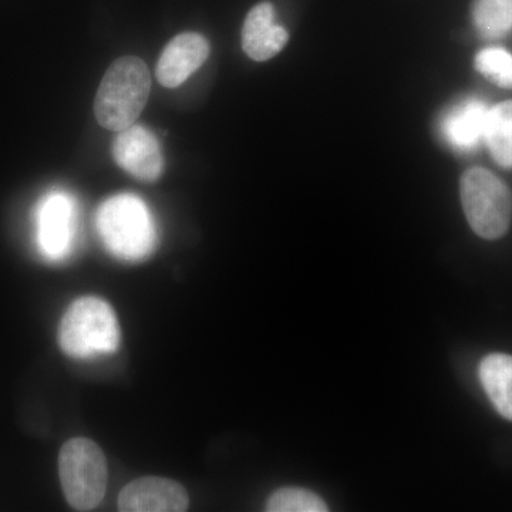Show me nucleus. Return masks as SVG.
<instances>
[{"label":"nucleus","instance_id":"obj_12","mask_svg":"<svg viewBox=\"0 0 512 512\" xmlns=\"http://www.w3.org/2000/svg\"><path fill=\"white\" fill-rule=\"evenodd\" d=\"M478 375L495 410L512 421V356L504 353L485 356Z\"/></svg>","mask_w":512,"mask_h":512},{"label":"nucleus","instance_id":"obj_15","mask_svg":"<svg viewBox=\"0 0 512 512\" xmlns=\"http://www.w3.org/2000/svg\"><path fill=\"white\" fill-rule=\"evenodd\" d=\"M269 512H326L328 505L306 488L286 487L276 491L266 504Z\"/></svg>","mask_w":512,"mask_h":512},{"label":"nucleus","instance_id":"obj_7","mask_svg":"<svg viewBox=\"0 0 512 512\" xmlns=\"http://www.w3.org/2000/svg\"><path fill=\"white\" fill-rule=\"evenodd\" d=\"M113 157L124 171L144 183H154L163 174V151L153 131L146 127L133 124L119 131Z\"/></svg>","mask_w":512,"mask_h":512},{"label":"nucleus","instance_id":"obj_2","mask_svg":"<svg viewBox=\"0 0 512 512\" xmlns=\"http://www.w3.org/2000/svg\"><path fill=\"white\" fill-rule=\"evenodd\" d=\"M150 90L147 64L140 57H120L101 80L94 100V116L107 130H126L143 113Z\"/></svg>","mask_w":512,"mask_h":512},{"label":"nucleus","instance_id":"obj_3","mask_svg":"<svg viewBox=\"0 0 512 512\" xmlns=\"http://www.w3.org/2000/svg\"><path fill=\"white\" fill-rule=\"evenodd\" d=\"M120 326L113 308L100 298L86 296L64 313L59 326L60 348L73 359H94L116 352Z\"/></svg>","mask_w":512,"mask_h":512},{"label":"nucleus","instance_id":"obj_1","mask_svg":"<svg viewBox=\"0 0 512 512\" xmlns=\"http://www.w3.org/2000/svg\"><path fill=\"white\" fill-rule=\"evenodd\" d=\"M96 225L104 247L121 261H143L157 248L156 221L137 195L119 194L104 201Z\"/></svg>","mask_w":512,"mask_h":512},{"label":"nucleus","instance_id":"obj_11","mask_svg":"<svg viewBox=\"0 0 512 512\" xmlns=\"http://www.w3.org/2000/svg\"><path fill=\"white\" fill-rule=\"evenodd\" d=\"M289 35L276 23L275 8L269 2L249 10L242 28V47L255 62L272 59L284 49Z\"/></svg>","mask_w":512,"mask_h":512},{"label":"nucleus","instance_id":"obj_16","mask_svg":"<svg viewBox=\"0 0 512 512\" xmlns=\"http://www.w3.org/2000/svg\"><path fill=\"white\" fill-rule=\"evenodd\" d=\"M476 69L503 89H512V55L507 50L490 47L476 57Z\"/></svg>","mask_w":512,"mask_h":512},{"label":"nucleus","instance_id":"obj_9","mask_svg":"<svg viewBox=\"0 0 512 512\" xmlns=\"http://www.w3.org/2000/svg\"><path fill=\"white\" fill-rule=\"evenodd\" d=\"M210 56V43L200 33H181L164 47L158 59V83L167 89L181 86Z\"/></svg>","mask_w":512,"mask_h":512},{"label":"nucleus","instance_id":"obj_8","mask_svg":"<svg viewBox=\"0 0 512 512\" xmlns=\"http://www.w3.org/2000/svg\"><path fill=\"white\" fill-rule=\"evenodd\" d=\"M190 505L183 485L161 477L133 481L121 490L119 510L124 512H180Z\"/></svg>","mask_w":512,"mask_h":512},{"label":"nucleus","instance_id":"obj_13","mask_svg":"<svg viewBox=\"0 0 512 512\" xmlns=\"http://www.w3.org/2000/svg\"><path fill=\"white\" fill-rule=\"evenodd\" d=\"M484 143L498 164L512 168V100L490 109Z\"/></svg>","mask_w":512,"mask_h":512},{"label":"nucleus","instance_id":"obj_10","mask_svg":"<svg viewBox=\"0 0 512 512\" xmlns=\"http://www.w3.org/2000/svg\"><path fill=\"white\" fill-rule=\"evenodd\" d=\"M490 107L477 97L457 103L440 120L441 137L454 150H476L485 138Z\"/></svg>","mask_w":512,"mask_h":512},{"label":"nucleus","instance_id":"obj_5","mask_svg":"<svg viewBox=\"0 0 512 512\" xmlns=\"http://www.w3.org/2000/svg\"><path fill=\"white\" fill-rule=\"evenodd\" d=\"M59 476L69 504L79 511L93 510L106 494V457L92 440L67 441L59 454Z\"/></svg>","mask_w":512,"mask_h":512},{"label":"nucleus","instance_id":"obj_4","mask_svg":"<svg viewBox=\"0 0 512 512\" xmlns=\"http://www.w3.org/2000/svg\"><path fill=\"white\" fill-rule=\"evenodd\" d=\"M461 204L478 237L498 239L507 234L512 220V194L493 173L471 168L460 181Z\"/></svg>","mask_w":512,"mask_h":512},{"label":"nucleus","instance_id":"obj_14","mask_svg":"<svg viewBox=\"0 0 512 512\" xmlns=\"http://www.w3.org/2000/svg\"><path fill=\"white\" fill-rule=\"evenodd\" d=\"M473 20L484 37L497 39L507 35L512 30V0H476Z\"/></svg>","mask_w":512,"mask_h":512},{"label":"nucleus","instance_id":"obj_6","mask_svg":"<svg viewBox=\"0 0 512 512\" xmlns=\"http://www.w3.org/2000/svg\"><path fill=\"white\" fill-rule=\"evenodd\" d=\"M79 232V208L73 195L52 191L36 210V238L40 252L49 261L59 262L72 254Z\"/></svg>","mask_w":512,"mask_h":512}]
</instances>
